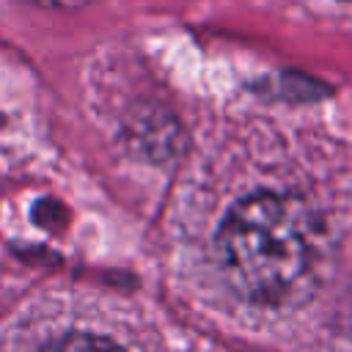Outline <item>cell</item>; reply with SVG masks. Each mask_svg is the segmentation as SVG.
<instances>
[{
  "label": "cell",
  "mask_w": 352,
  "mask_h": 352,
  "mask_svg": "<svg viewBox=\"0 0 352 352\" xmlns=\"http://www.w3.org/2000/svg\"><path fill=\"white\" fill-rule=\"evenodd\" d=\"M44 352H124V349L99 336H69V338L47 346Z\"/></svg>",
  "instance_id": "obj_2"
},
{
  "label": "cell",
  "mask_w": 352,
  "mask_h": 352,
  "mask_svg": "<svg viewBox=\"0 0 352 352\" xmlns=\"http://www.w3.org/2000/svg\"><path fill=\"white\" fill-rule=\"evenodd\" d=\"M214 245L228 286L264 308L297 302L316 267L314 214L286 192H256L234 204Z\"/></svg>",
  "instance_id": "obj_1"
},
{
  "label": "cell",
  "mask_w": 352,
  "mask_h": 352,
  "mask_svg": "<svg viewBox=\"0 0 352 352\" xmlns=\"http://www.w3.org/2000/svg\"><path fill=\"white\" fill-rule=\"evenodd\" d=\"M19 3H28V6H36V8H47V11H77V8H85L96 0H19Z\"/></svg>",
  "instance_id": "obj_3"
},
{
  "label": "cell",
  "mask_w": 352,
  "mask_h": 352,
  "mask_svg": "<svg viewBox=\"0 0 352 352\" xmlns=\"http://www.w3.org/2000/svg\"><path fill=\"white\" fill-rule=\"evenodd\" d=\"M344 3H352V0H344Z\"/></svg>",
  "instance_id": "obj_4"
}]
</instances>
